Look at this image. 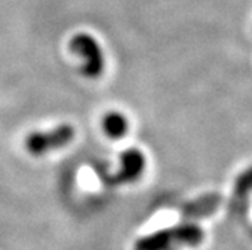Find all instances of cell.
I'll list each match as a JSON object with an SVG mask.
<instances>
[{
	"label": "cell",
	"instance_id": "cell-1",
	"mask_svg": "<svg viewBox=\"0 0 252 250\" xmlns=\"http://www.w3.org/2000/svg\"><path fill=\"white\" fill-rule=\"evenodd\" d=\"M204 241V231L196 223H181L137 240L133 250H181Z\"/></svg>",
	"mask_w": 252,
	"mask_h": 250
},
{
	"label": "cell",
	"instance_id": "cell-2",
	"mask_svg": "<svg viewBox=\"0 0 252 250\" xmlns=\"http://www.w3.org/2000/svg\"><path fill=\"white\" fill-rule=\"evenodd\" d=\"M76 130L70 124H61L52 130L45 131H33L31 133L26 140L25 146L28 152L32 155L41 157L55 149H61L66 145H70L74 140Z\"/></svg>",
	"mask_w": 252,
	"mask_h": 250
},
{
	"label": "cell",
	"instance_id": "cell-3",
	"mask_svg": "<svg viewBox=\"0 0 252 250\" xmlns=\"http://www.w3.org/2000/svg\"><path fill=\"white\" fill-rule=\"evenodd\" d=\"M73 53L82 57V71L89 79H98L104 71V55L98 41L88 33H77L70 41Z\"/></svg>",
	"mask_w": 252,
	"mask_h": 250
},
{
	"label": "cell",
	"instance_id": "cell-4",
	"mask_svg": "<svg viewBox=\"0 0 252 250\" xmlns=\"http://www.w3.org/2000/svg\"><path fill=\"white\" fill-rule=\"evenodd\" d=\"M120 170L112 176L113 184H128L139 179L145 169V157L137 148L126 149L120 157Z\"/></svg>",
	"mask_w": 252,
	"mask_h": 250
},
{
	"label": "cell",
	"instance_id": "cell-5",
	"mask_svg": "<svg viewBox=\"0 0 252 250\" xmlns=\"http://www.w3.org/2000/svg\"><path fill=\"white\" fill-rule=\"evenodd\" d=\"M220 205H222V196L218 193H209V194H202L198 199H193L185 203L180 210V214L188 222L205 219V217L213 216L219 210Z\"/></svg>",
	"mask_w": 252,
	"mask_h": 250
},
{
	"label": "cell",
	"instance_id": "cell-6",
	"mask_svg": "<svg viewBox=\"0 0 252 250\" xmlns=\"http://www.w3.org/2000/svg\"><path fill=\"white\" fill-rule=\"evenodd\" d=\"M251 193H252V167L242 172L239 175V178L236 179L233 197H231V203H230V208L234 214L242 216L245 213Z\"/></svg>",
	"mask_w": 252,
	"mask_h": 250
},
{
	"label": "cell",
	"instance_id": "cell-7",
	"mask_svg": "<svg viewBox=\"0 0 252 250\" xmlns=\"http://www.w3.org/2000/svg\"><path fill=\"white\" fill-rule=\"evenodd\" d=\"M103 130L110 139H121L128 131V121L120 111H109L103 118Z\"/></svg>",
	"mask_w": 252,
	"mask_h": 250
}]
</instances>
